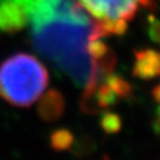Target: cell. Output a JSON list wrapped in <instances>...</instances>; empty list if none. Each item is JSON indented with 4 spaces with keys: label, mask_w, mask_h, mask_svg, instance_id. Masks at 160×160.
<instances>
[{
    "label": "cell",
    "mask_w": 160,
    "mask_h": 160,
    "mask_svg": "<svg viewBox=\"0 0 160 160\" xmlns=\"http://www.w3.org/2000/svg\"><path fill=\"white\" fill-rule=\"evenodd\" d=\"M48 84L46 68L30 53L17 52L0 64V97L14 107L33 104Z\"/></svg>",
    "instance_id": "obj_2"
},
{
    "label": "cell",
    "mask_w": 160,
    "mask_h": 160,
    "mask_svg": "<svg viewBox=\"0 0 160 160\" xmlns=\"http://www.w3.org/2000/svg\"><path fill=\"white\" fill-rule=\"evenodd\" d=\"M104 82L108 84L113 92L119 96V98H127L131 97L132 95V86L127 82L126 80H123L121 76L115 74H109L104 77Z\"/></svg>",
    "instance_id": "obj_7"
},
{
    "label": "cell",
    "mask_w": 160,
    "mask_h": 160,
    "mask_svg": "<svg viewBox=\"0 0 160 160\" xmlns=\"http://www.w3.org/2000/svg\"><path fill=\"white\" fill-rule=\"evenodd\" d=\"M101 127L107 134H116L119 133L122 127V121L120 116L112 112H107L102 115L101 118Z\"/></svg>",
    "instance_id": "obj_9"
},
{
    "label": "cell",
    "mask_w": 160,
    "mask_h": 160,
    "mask_svg": "<svg viewBox=\"0 0 160 160\" xmlns=\"http://www.w3.org/2000/svg\"><path fill=\"white\" fill-rule=\"evenodd\" d=\"M153 129H154L155 134H158L160 137V106L158 107L157 112H155L154 122H153Z\"/></svg>",
    "instance_id": "obj_11"
},
{
    "label": "cell",
    "mask_w": 160,
    "mask_h": 160,
    "mask_svg": "<svg viewBox=\"0 0 160 160\" xmlns=\"http://www.w3.org/2000/svg\"><path fill=\"white\" fill-rule=\"evenodd\" d=\"M135 62L133 75L140 80H152L160 76V53L152 49L134 52Z\"/></svg>",
    "instance_id": "obj_5"
},
{
    "label": "cell",
    "mask_w": 160,
    "mask_h": 160,
    "mask_svg": "<svg viewBox=\"0 0 160 160\" xmlns=\"http://www.w3.org/2000/svg\"><path fill=\"white\" fill-rule=\"evenodd\" d=\"M102 160H109V158L107 157V155H104V157L102 158Z\"/></svg>",
    "instance_id": "obj_13"
},
{
    "label": "cell",
    "mask_w": 160,
    "mask_h": 160,
    "mask_svg": "<svg viewBox=\"0 0 160 160\" xmlns=\"http://www.w3.org/2000/svg\"><path fill=\"white\" fill-rule=\"evenodd\" d=\"M29 16L25 7L11 0L0 2V31L5 33L19 32L28 25Z\"/></svg>",
    "instance_id": "obj_4"
},
{
    "label": "cell",
    "mask_w": 160,
    "mask_h": 160,
    "mask_svg": "<svg viewBox=\"0 0 160 160\" xmlns=\"http://www.w3.org/2000/svg\"><path fill=\"white\" fill-rule=\"evenodd\" d=\"M77 2L92 20L129 23L135 17L139 6H149L151 0H77Z\"/></svg>",
    "instance_id": "obj_3"
},
{
    "label": "cell",
    "mask_w": 160,
    "mask_h": 160,
    "mask_svg": "<svg viewBox=\"0 0 160 160\" xmlns=\"http://www.w3.org/2000/svg\"><path fill=\"white\" fill-rule=\"evenodd\" d=\"M152 96H153V98H154L157 102L160 103V83L157 84V86L153 88V90H152Z\"/></svg>",
    "instance_id": "obj_12"
},
{
    "label": "cell",
    "mask_w": 160,
    "mask_h": 160,
    "mask_svg": "<svg viewBox=\"0 0 160 160\" xmlns=\"http://www.w3.org/2000/svg\"><path fill=\"white\" fill-rule=\"evenodd\" d=\"M148 34L155 43H160V20L153 16L148 17Z\"/></svg>",
    "instance_id": "obj_10"
},
{
    "label": "cell",
    "mask_w": 160,
    "mask_h": 160,
    "mask_svg": "<svg viewBox=\"0 0 160 160\" xmlns=\"http://www.w3.org/2000/svg\"><path fill=\"white\" fill-rule=\"evenodd\" d=\"M26 11L36 50L84 88L94 70L87 51L92 17L77 0H31Z\"/></svg>",
    "instance_id": "obj_1"
},
{
    "label": "cell",
    "mask_w": 160,
    "mask_h": 160,
    "mask_svg": "<svg viewBox=\"0 0 160 160\" xmlns=\"http://www.w3.org/2000/svg\"><path fill=\"white\" fill-rule=\"evenodd\" d=\"M64 98L56 89L43 92L37 107V113L42 120L46 122L58 120L64 113Z\"/></svg>",
    "instance_id": "obj_6"
},
{
    "label": "cell",
    "mask_w": 160,
    "mask_h": 160,
    "mask_svg": "<svg viewBox=\"0 0 160 160\" xmlns=\"http://www.w3.org/2000/svg\"><path fill=\"white\" fill-rule=\"evenodd\" d=\"M74 143V134L68 129H56L50 135V146L55 151H64Z\"/></svg>",
    "instance_id": "obj_8"
}]
</instances>
